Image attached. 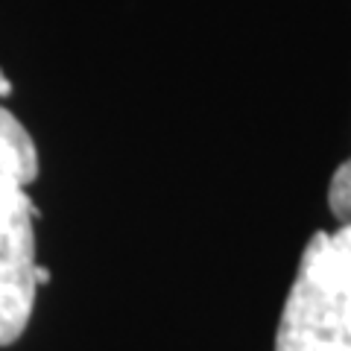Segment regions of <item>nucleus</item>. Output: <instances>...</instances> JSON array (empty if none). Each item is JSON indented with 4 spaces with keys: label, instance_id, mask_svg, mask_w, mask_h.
<instances>
[{
    "label": "nucleus",
    "instance_id": "obj_1",
    "mask_svg": "<svg viewBox=\"0 0 351 351\" xmlns=\"http://www.w3.org/2000/svg\"><path fill=\"white\" fill-rule=\"evenodd\" d=\"M38 176V149L27 126L0 106V348L24 337L36 295L50 272L36 258V205L27 188Z\"/></svg>",
    "mask_w": 351,
    "mask_h": 351
},
{
    "label": "nucleus",
    "instance_id": "obj_2",
    "mask_svg": "<svg viewBox=\"0 0 351 351\" xmlns=\"http://www.w3.org/2000/svg\"><path fill=\"white\" fill-rule=\"evenodd\" d=\"M276 351H351V226L316 232L304 246Z\"/></svg>",
    "mask_w": 351,
    "mask_h": 351
},
{
    "label": "nucleus",
    "instance_id": "obj_3",
    "mask_svg": "<svg viewBox=\"0 0 351 351\" xmlns=\"http://www.w3.org/2000/svg\"><path fill=\"white\" fill-rule=\"evenodd\" d=\"M328 208L339 226H351V158L343 161L328 188Z\"/></svg>",
    "mask_w": 351,
    "mask_h": 351
},
{
    "label": "nucleus",
    "instance_id": "obj_4",
    "mask_svg": "<svg viewBox=\"0 0 351 351\" xmlns=\"http://www.w3.org/2000/svg\"><path fill=\"white\" fill-rule=\"evenodd\" d=\"M6 94H12V82H9L6 73L0 71V97H6Z\"/></svg>",
    "mask_w": 351,
    "mask_h": 351
}]
</instances>
